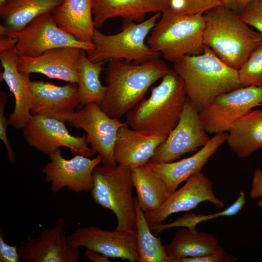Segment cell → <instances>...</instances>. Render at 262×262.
<instances>
[{
  "label": "cell",
  "mask_w": 262,
  "mask_h": 262,
  "mask_svg": "<svg viewBox=\"0 0 262 262\" xmlns=\"http://www.w3.org/2000/svg\"><path fill=\"white\" fill-rule=\"evenodd\" d=\"M170 69L160 59L142 64L110 60L105 71L107 90L100 108L110 117L120 118L144 99L150 86Z\"/></svg>",
  "instance_id": "6da1fadb"
},
{
  "label": "cell",
  "mask_w": 262,
  "mask_h": 262,
  "mask_svg": "<svg viewBox=\"0 0 262 262\" xmlns=\"http://www.w3.org/2000/svg\"><path fill=\"white\" fill-rule=\"evenodd\" d=\"M173 63L187 97L199 113L217 96L242 87L238 70L226 64L207 47L201 54L185 55Z\"/></svg>",
  "instance_id": "7a4b0ae2"
},
{
  "label": "cell",
  "mask_w": 262,
  "mask_h": 262,
  "mask_svg": "<svg viewBox=\"0 0 262 262\" xmlns=\"http://www.w3.org/2000/svg\"><path fill=\"white\" fill-rule=\"evenodd\" d=\"M203 43L230 67L238 70L262 43V35L239 14L222 4L203 14Z\"/></svg>",
  "instance_id": "3957f363"
},
{
  "label": "cell",
  "mask_w": 262,
  "mask_h": 262,
  "mask_svg": "<svg viewBox=\"0 0 262 262\" xmlns=\"http://www.w3.org/2000/svg\"><path fill=\"white\" fill-rule=\"evenodd\" d=\"M127 114L126 123L144 132L167 137L178 124L188 98L184 82L173 69Z\"/></svg>",
  "instance_id": "277c9868"
},
{
  "label": "cell",
  "mask_w": 262,
  "mask_h": 262,
  "mask_svg": "<svg viewBox=\"0 0 262 262\" xmlns=\"http://www.w3.org/2000/svg\"><path fill=\"white\" fill-rule=\"evenodd\" d=\"M203 14L179 15L170 8L162 14L147 38V44L170 62L203 52Z\"/></svg>",
  "instance_id": "5b68a950"
},
{
  "label": "cell",
  "mask_w": 262,
  "mask_h": 262,
  "mask_svg": "<svg viewBox=\"0 0 262 262\" xmlns=\"http://www.w3.org/2000/svg\"><path fill=\"white\" fill-rule=\"evenodd\" d=\"M131 169L119 164L98 165L93 172V185L90 192L96 203L115 215L116 229L137 234Z\"/></svg>",
  "instance_id": "8992f818"
},
{
  "label": "cell",
  "mask_w": 262,
  "mask_h": 262,
  "mask_svg": "<svg viewBox=\"0 0 262 262\" xmlns=\"http://www.w3.org/2000/svg\"><path fill=\"white\" fill-rule=\"evenodd\" d=\"M161 15L155 13L138 23H123L121 31L114 34L106 35L95 29L92 40L95 47L88 58L94 63L119 59L136 64L160 59L161 54L145 40Z\"/></svg>",
  "instance_id": "52a82bcc"
},
{
  "label": "cell",
  "mask_w": 262,
  "mask_h": 262,
  "mask_svg": "<svg viewBox=\"0 0 262 262\" xmlns=\"http://www.w3.org/2000/svg\"><path fill=\"white\" fill-rule=\"evenodd\" d=\"M45 115L83 129L91 147L101 156L102 164L116 165L114 156V146L119 129L128 126L126 123L110 117L95 103L85 104L76 112H50Z\"/></svg>",
  "instance_id": "ba28073f"
},
{
  "label": "cell",
  "mask_w": 262,
  "mask_h": 262,
  "mask_svg": "<svg viewBox=\"0 0 262 262\" xmlns=\"http://www.w3.org/2000/svg\"><path fill=\"white\" fill-rule=\"evenodd\" d=\"M5 36L16 39L15 49L18 56L35 57L51 49L68 46L80 48L89 54L95 47L94 43L81 42L61 29L50 13L40 15L23 30L9 32Z\"/></svg>",
  "instance_id": "9c48e42d"
},
{
  "label": "cell",
  "mask_w": 262,
  "mask_h": 262,
  "mask_svg": "<svg viewBox=\"0 0 262 262\" xmlns=\"http://www.w3.org/2000/svg\"><path fill=\"white\" fill-rule=\"evenodd\" d=\"M262 103V87H241L216 97L199 112L208 133L229 131L241 117Z\"/></svg>",
  "instance_id": "30bf717a"
},
{
  "label": "cell",
  "mask_w": 262,
  "mask_h": 262,
  "mask_svg": "<svg viewBox=\"0 0 262 262\" xmlns=\"http://www.w3.org/2000/svg\"><path fill=\"white\" fill-rule=\"evenodd\" d=\"M23 135L28 144L49 155L61 147L68 148L75 154L87 157L96 153L88 147L86 135H71L63 121L45 115H32L23 127Z\"/></svg>",
  "instance_id": "8fae6325"
},
{
  "label": "cell",
  "mask_w": 262,
  "mask_h": 262,
  "mask_svg": "<svg viewBox=\"0 0 262 262\" xmlns=\"http://www.w3.org/2000/svg\"><path fill=\"white\" fill-rule=\"evenodd\" d=\"M210 139L199 113L188 98L178 124L156 148L150 161L158 163L174 162L183 154L203 147Z\"/></svg>",
  "instance_id": "7c38bea8"
},
{
  "label": "cell",
  "mask_w": 262,
  "mask_h": 262,
  "mask_svg": "<svg viewBox=\"0 0 262 262\" xmlns=\"http://www.w3.org/2000/svg\"><path fill=\"white\" fill-rule=\"evenodd\" d=\"M49 161L42 169L51 190L58 193L66 188L75 193L90 191L93 185V172L102 162L100 155L93 159L80 155L66 159L59 148L48 155Z\"/></svg>",
  "instance_id": "4fadbf2b"
},
{
  "label": "cell",
  "mask_w": 262,
  "mask_h": 262,
  "mask_svg": "<svg viewBox=\"0 0 262 262\" xmlns=\"http://www.w3.org/2000/svg\"><path fill=\"white\" fill-rule=\"evenodd\" d=\"M18 251L22 262H78L80 257L79 247L70 243L62 218L38 236L29 237L19 245Z\"/></svg>",
  "instance_id": "5bb4252c"
},
{
  "label": "cell",
  "mask_w": 262,
  "mask_h": 262,
  "mask_svg": "<svg viewBox=\"0 0 262 262\" xmlns=\"http://www.w3.org/2000/svg\"><path fill=\"white\" fill-rule=\"evenodd\" d=\"M213 186L212 181L201 171L191 176L182 187L170 195L160 208L144 213L150 229L162 224L171 214L190 211L205 201L211 202L218 209L224 207V202L216 196Z\"/></svg>",
  "instance_id": "9a60e30c"
},
{
  "label": "cell",
  "mask_w": 262,
  "mask_h": 262,
  "mask_svg": "<svg viewBox=\"0 0 262 262\" xmlns=\"http://www.w3.org/2000/svg\"><path fill=\"white\" fill-rule=\"evenodd\" d=\"M68 238L74 246L84 247L108 258L139 262L136 233L116 229L106 230L92 226L79 228Z\"/></svg>",
  "instance_id": "2e32d148"
},
{
  "label": "cell",
  "mask_w": 262,
  "mask_h": 262,
  "mask_svg": "<svg viewBox=\"0 0 262 262\" xmlns=\"http://www.w3.org/2000/svg\"><path fill=\"white\" fill-rule=\"evenodd\" d=\"M83 49L62 47L49 49L35 57L18 56L17 69L30 75L44 74L51 79L77 83L79 61Z\"/></svg>",
  "instance_id": "e0dca14e"
},
{
  "label": "cell",
  "mask_w": 262,
  "mask_h": 262,
  "mask_svg": "<svg viewBox=\"0 0 262 262\" xmlns=\"http://www.w3.org/2000/svg\"><path fill=\"white\" fill-rule=\"evenodd\" d=\"M18 55L15 48L0 52V60L3 71L0 81L5 82L15 98L13 112L8 118L14 128L23 129L32 116V96L30 75L20 72L17 67Z\"/></svg>",
  "instance_id": "ac0fdd59"
},
{
  "label": "cell",
  "mask_w": 262,
  "mask_h": 262,
  "mask_svg": "<svg viewBox=\"0 0 262 262\" xmlns=\"http://www.w3.org/2000/svg\"><path fill=\"white\" fill-rule=\"evenodd\" d=\"M228 136L227 132L215 134L199 150L189 157L165 163L149 161L146 165L164 180L171 194L182 182L201 171L210 157L226 142Z\"/></svg>",
  "instance_id": "d6986e66"
},
{
  "label": "cell",
  "mask_w": 262,
  "mask_h": 262,
  "mask_svg": "<svg viewBox=\"0 0 262 262\" xmlns=\"http://www.w3.org/2000/svg\"><path fill=\"white\" fill-rule=\"evenodd\" d=\"M172 0H92L95 27H101L110 18L121 17L123 23L144 21L150 12H165L171 8Z\"/></svg>",
  "instance_id": "ffe728a7"
},
{
  "label": "cell",
  "mask_w": 262,
  "mask_h": 262,
  "mask_svg": "<svg viewBox=\"0 0 262 262\" xmlns=\"http://www.w3.org/2000/svg\"><path fill=\"white\" fill-rule=\"evenodd\" d=\"M166 138L147 133L128 126L122 127L118 131L114 146L115 160L116 163L131 168L145 165Z\"/></svg>",
  "instance_id": "44dd1931"
},
{
  "label": "cell",
  "mask_w": 262,
  "mask_h": 262,
  "mask_svg": "<svg viewBox=\"0 0 262 262\" xmlns=\"http://www.w3.org/2000/svg\"><path fill=\"white\" fill-rule=\"evenodd\" d=\"M30 88L32 115L73 112L80 102L76 83L58 86L43 81H30Z\"/></svg>",
  "instance_id": "7402d4cb"
},
{
  "label": "cell",
  "mask_w": 262,
  "mask_h": 262,
  "mask_svg": "<svg viewBox=\"0 0 262 262\" xmlns=\"http://www.w3.org/2000/svg\"><path fill=\"white\" fill-rule=\"evenodd\" d=\"M58 26L83 43H93L92 0H64L51 13Z\"/></svg>",
  "instance_id": "603a6c76"
},
{
  "label": "cell",
  "mask_w": 262,
  "mask_h": 262,
  "mask_svg": "<svg viewBox=\"0 0 262 262\" xmlns=\"http://www.w3.org/2000/svg\"><path fill=\"white\" fill-rule=\"evenodd\" d=\"M164 248L172 262H178L183 258L202 257L224 250L211 234L188 228L179 230Z\"/></svg>",
  "instance_id": "cb8c5ba5"
},
{
  "label": "cell",
  "mask_w": 262,
  "mask_h": 262,
  "mask_svg": "<svg viewBox=\"0 0 262 262\" xmlns=\"http://www.w3.org/2000/svg\"><path fill=\"white\" fill-rule=\"evenodd\" d=\"M226 140L240 158L251 156L262 148V110H252L239 119L228 131Z\"/></svg>",
  "instance_id": "d4e9b609"
},
{
  "label": "cell",
  "mask_w": 262,
  "mask_h": 262,
  "mask_svg": "<svg viewBox=\"0 0 262 262\" xmlns=\"http://www.w3.org/2000/svg\"><path fill=\"white\" fill-rule=\"evenodd\" d=\"M136 197L144 213L160 208L171 194L164 180L146 164L131 168Z\"/></svg>",
  "instance_id": "484cf974"
},
{
  "label": "cell",
  "mask_w": 262,
  "mask_h": 262,
  "mask_svg": "<svg viewBox=\"0 0 262 262\" xmlns=\"http://www.w3.org/2000/svg\"><path fill=\"white\" fill-rule=\"evenodd\" d=\"M63 0H6L0 4V15L9 32H20L40 15L51 13Z\"/></svg>",
  "instance_id": "4316f807"
},
{
  "label": "cell",
  "mask_w": 262,
  "mask_h": 262,
  "mask_svg": "<svg viewBox=\"0 0 262 262\" xmlns=\"http://www.w3.org/2000/svg\"><path fill=\"white\" fill-rule=\"evenodd\" d=\"M83 49L78 65V86L80 104L82 107L85 104L101 103L107 90L99 80L103 70L102 65L105 62L94 63L91 61Z\"/></svg>",
  "instance_id": "83f0119b"
},
{
  "label": "cell",
  "mask_w": 262,
  "mask_h": 262,
  "mask_svg": "<svg viewBox=\"0 0 262 262\" xmlns=\"http://www.w3.org/2000/svg\"><path fill=\"white\" fill-rule=\"evenodd\" d=\"M136 213V229L139 262H172L160 237L152 234L140 207L136 196L134 197Z\"/></svg>",
  "instance_id": "f1b7e54d"
},
{
  "label": "cell",
  "mask_w": 262,
  "mask_h": 262,
  "mask_svg": "<svg viewBox=\"0 0 262 262\" xmlns=\"http://www.w3.org/2000/svg\"><path fill=\"white\" fill-rule=\"evenodd\" d=\"M246 203L245 194L241 191L239 193L237 200L226 209L210 214H185L177 219L175 221L167 224H161L150 229L154 230L155 235H158L164 230L168 228L182 227L190 229H195L196 226L199 223L222 216H233L236 215L243 208Z\"/></svg>",
  "instance_id": "f546056e"
},
{
  "label": "cell",
  "mask_w": 262,
  "mask_h": 262,
  "mask_svg": "<svg viewBox=\"0 0 262 262\" xmlns=\"http://www.w3.org/2000/svg\"><path fill=\"white\" fill-rule=\"evenodd\" d=\"M242 87H262V43L238 70Z\"/></svg>",
  "instance_id": "4dcf8cb0"
},
{
  "label": "cell",
  "mask_w": 262,
  "mask_h": 262,
  "mask_svg": "<svg viewBox=\"0 0 262 262\" xmlns=\"http://www.w3.org/2000/svg\"><path fill=\"white\" fill-rule=\"evenodd\" d=\"M220 4L221 0H172L170 9L179 15L203 14Z\"/></svg>",
  "instance_id": "1f68e13d"
},
{
  "label": "cell",
  "mask_w": 262,
  "mask_h": 262,
  "mask_svg": "<svg viewBox=\"0 0 262 262\" xmlns=\"http://www.w3.org/2000/svg\"><path fill=\"white\" fill-rule=\"evenodd\" d=\"M238 14L244 22L262 35V0L250 2Z\"/></svg>",
  "instance_id": "d6a6232c"
},
{
  "label": "cell",
  "mask_w": 262,
  "mask_h": 262,
  "mask_svg": "<svg viewBox=\"0 0 262 262\" xmlns=\"http://www.w3.org/2000/svg\"><path fill=\"white\" fill-rule=\"evenodd\" d=\"M7 94L4 91L0 93V138L3 142L7 149L8 159L11 164H14L15 161V154L10 142L7 134L8 125L9 124L8 118L4 115V108L6 105Z\"/></svg>",
  "instance_id": "836d02e7"
},
{
  "label": "cell",
  "mask_w": 262,
  "mask_h": 262,
  "mask_svg": "<svg viewBox=\"0 0 262 262\" xmlns=\"http://www.w3.org/2000/svg\"><path fill=\"white\" fill-rule=\"evenodd\" d=\"M19 245L12 246L4 240L2 229H0V262H19Z\"/></svg>",
  "instance_id": "e575fe53"
},
{
  "label": "cell",
  "mask_w": 262,
  "mask_h": 262,
  "mask_svg": "<svg viewBox=\"0 0 262 262\" xmlns=\"http://www.w3.org/2000/svg\"><path fill=\"white\" fill-rule=\"evenodd\" d=\"M237 261V258L224 250L202 257L181 258L178 262H233Z\"/></svg>",
  "instance_id": "d590c367"
},
{
  "label": "cell",
  "mask_w": 262,
  "mask_h": 262,
  "mask_svg": "<svg viewBox=\"0 0 262 262\" xmlns=\"http://www.w3.org/2000/svg\"><path fill=\"white\" fill-rule=\"evenodd\" d=\"M249 196L253 199L262 196V170L261 169L256 168L254 171Z\"/></svg>",
  "instance_id": "8d00e7d4"
},
{
  "label": "cell",
  "mask_w": 262,
  "mask_h": 262,
  "mask_svg": "<svg viewBox=\"0 0 262 262\" xmlns=\"http://www.w3.org/2000/svg\"><path fill=\"white\" fill-rule=\"evenodd\" d=\"M255 0H221L222 4L237 14L242 12L251 2Z\"/></svg>",
  "instance_id": "74e56055"
},
{
  "label": "cell",
  "mask_w": 262,
  "mask_h": 262,
  "mask_svg": "<svg viewBox=\"0 0 262 262\" xmlns=\"http://www.w3.org/2000/svg\"><path fill=\"white\" fill-rule=\"evenodd\" d=\"M84 255L88 260L93 262H111L108 257L89 249H86Z\"/></svg>",
  "instance_id": "f35d334b"
},
{
  "label": "cell",
  "mask_w": 262,
  "mask_h": 262,
  "mask_svg": "<svg viewBox=\"0 0 262 262\" xmlns=\"http://www.w3.org/2000/svg\"><path fill=\"white\" fill-rule=\"evenodd\" d=\"M16 42V38L9 36H0V52L14 48Z\"/></svg>",
  "instance_id": "ab89813d"
},
{
  "label": "cell",
  "mask_w": 262,
  "mask_h": 262,
  "mask_svg": "<svg viewBox=\"0 0 262 262\" xmlns=\"http://www.w3.org/2000/svg\"><path fill=\"white\" fill-rule=\"evenodd\" d=\"M258 205L262 209V199L259 201L258 202Z\"/></svg>",
  "instance_id": "60d3db41"
},
{
  "label": "cell",
  "mask_w": 262,
  "mask_h": 262,
  "mask_svg": "<svg viewBox=\"0 0 262 262\" xmlns=\"http://www.w3.org/2000/svg\"><path fill=\"white\" fill-rule=\"evenodd\" d=\"M6 0H0V4L3 3Z\"/></svg>",
  "instance_id": "b9f144b4"
},
{
  "label": "cell",
  "mask_w": 262,
  "mask_h": 262,
  "mask_svg": "<svg viewBox=\"0 0 262 262\" xmlns=\"http://www.w3.org/2000/svg\"><path fill=\"white\" fill-rule=\"evenodd\" d=\"M261 106H262V104H261Z\"/></svg>",
  "instance_id": "7bdbcfd3"
}]
</instances>
